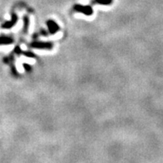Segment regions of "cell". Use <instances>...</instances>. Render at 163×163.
Masks as SVG:
<instances>
[{"instance_id": "7a4b0ae2", "label": "cell", "mask_w": 163, "mask_h": 163, "mask_svg": "<svg viewBox=\"0 0 163 163\" xmlns=\"http://www.w3.org/2000/svg\"><path fill=\"white\" fill-rule=\"evenodd\" d=\"M32 47L37 48H46V49H51L53 48V44L51 42H32L31 44Z\"/></svg>"}, {"instance_id": "5b68a950", "label": "cell", "mask_w": 163, "mask_h": 163, "mask_svg": "<svg viewBox=\"0 0 163 163\" xmlns=\"http://www.w3.org/2000/svg\"><path fill=\"white\" fill-rule=\"evenodd\" d=\"M17 20H18V18H17L16 15H13L12 21L9 22H6V23L3 25V27H4V28H11L12 26H13L14 24H15V23H16Z\"/></svg>"}, {"instance_id": "277c9868", "label": "cell", "mask_w": 163, "mask_h": 163, "mask_svg": "<svg viewBox=\"0 0 163 163\" xmlns=\"http://www.w3.org/2000/svg\"><path fill=\"white\" fill-rule=\"evenodd\" d=\"M13 39L8 38V37H3V38H0V44H10L12 43Z\"/></svg>"}, {"instance_id": "8992f818", "label": "cell", "mask_w": 163, "mask_h": 163, "mask_svg": "<svg viewBox=\"0 0 163 163\" xmlns=\"http://www.w3.org/2000/svg\"><path fill=\"white\" fill-rule=\"evenodd\" d=\"M94 2L98 4H103V5H107L112 3V0H94Z\"/></svg>"}, {"instance_id": "3957f363", "label": "cell", "mask_w": 163, "mask_h": 163, "mask_svg": "<svg viewBox=\"0 0 163 163\" xmlns=\"http://www.w3.org/2000/svg\"><path fill=\"white\" fill-rule=\"evenodd\" d=\"M48 29H49V32H51V33H55L59 29V27L58 26V24L55 22H53V21H52V20L48 21Z\"/></svg>"}, {"instance_id": "6da1fadb", "label": "cell", "mask_w": 163, "mask_h": 163, "mask_svg": "<svg viewBox=\"0 0 163 163\" xmlns=\"http://www.w3.org/2000/svg\"><path fill=\"white\" fill-rule=\"evenodd\" d=\"M74 9L77 12H80L86 15H91L93 13V8L90 6H82V5L77 4L74 6Z\"/></svg>"}]
</instances>
